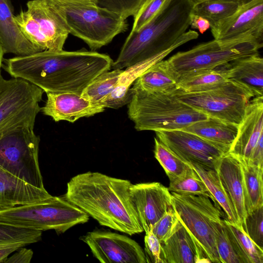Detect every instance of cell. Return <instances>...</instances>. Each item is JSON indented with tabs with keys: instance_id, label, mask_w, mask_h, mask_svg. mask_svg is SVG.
<instances>
[{
	"instance_id": "11",
	"label": "cell",
	"mask_w": 263,
	"mask_h": 263,
	"mask_svg": "<svg viewBox=\"0 0 263 263\" xmlns=\"http://www.w3.org/2000/svg\"><path fill=\"white\" fill-rule=\"evenodd\" d=\"M262 46L250 41L221 43L214 39L189 50L178 52L167 60L179 77L223 66L235 60L258 53Z\"/></svg>"
},
{
	"instance_id": "40",
	"label": "cell",
	"mask_w": 263,
	"mask_h": 263,
	"mask_svg": "<svg viewBox=\"0 0 263 263\" xmlns=\"http://www.w3.org/2000/svg\"><path fill=\"white\" fill-rule=\"evenodd\" d=\"M146 0H98V5L115 12L127 19L134 16Z\"/></svg>"
},
{
	"instance_id": "22",
	"label": "cell",
	"mask_w": 263,
	"mask_h": 263,
	"mask_svg": "<svg viewBox=\"0 0 263 263\" xmlns=\"http://www.w3.org/2000/svg\"><path fill=\"white\" fill-rule=\"evenodd\" d=\"M161 243L165 263L210 262L182 223L166 240Z\"/></svg>"
},
{
	"instance_id": "20",
	"label": "cell",
	"mask_w": 263,
	"mask_h": 263,
	"mask_svg": "<svg viewBox=\"0 0 263 263\" xmlns=\"http://www.w3.org/2000/svg\"><path fill=\"white\" fill-rule=\"evenodd\" d=\"M215 169L233 206L238 222L243 227L246 211L240 162L236 157L228 153L220 158Z\"/></svg>"
},
{
	"instance_id": "21",
	"label": "cell",
	"mask_w": 263,
	"mask_h": 263,
	"mask_svg": "<svg viewBox=\"0 0 263 263\" xmlns=\"http://www.w3.org/2000/svg\"><path fill=\"white\" fill-rule=\"evenodd\" d=\"M14 16L10 0H0V42L4 54L21 57L42 51L23 34Z\"/></svg>"
},
{
	"instance_id": "28",
	"label": "cell",
	"mask_w": 263,
	"mask_h": 263,
	"mask_svg": "<svg viewBox=\"0 0 263 263\" xmlns=\"http://www.w3.org/2000/svg\"><path fill=\"white\" fill-rule=\"evenodd\" d=\"M190 164L204 182L214 203L224 211L226 219L239 228H243L238 222L235 210L216 169L204 167L197 164Z\"/></svg>"
},
{
	"instance_id": "19",
	"label": "cell",
	"mask_w": 263,
	"mask_h": 263,
	"mask_svg": "<svg viewBox=\"0 0 263 263\" xmlns=\"http://www.w3.org/2000/svg\"><path fill=\"white\" fill-rule=\"evenodd\" d=\"M52 197L45 189L34 187L0 167V210L41 202Z\"/></svg>"
},
{
	"instance_id": "7",
	"label": "cell",
	"mask_w": 263,
	"mask_h": 263,
	"mask_svg": "<svg viewBox=\"0 0 263 263\" xmlns=\"http://www.w3.org/2000/svg\"><path fill=\"white\" fill-rule=\"evenodd\" d=\"M171 193L173 207L182 224L210 262L221 263L216 244L217 227L222 220L220 208L205 195Z\"/></svg>"
},
{
	"instance_id": "24",
	"label": "cell",
	"mask_w": 263,
	"mask_h": 263,
	"mask_svg": "<svg viewBox=\"0 0 263 263\" xmlns=\"http://www.w3.org/2000/svg\"><path fill=\"white\" fill-rule=\"evenodd\" d=\"M179 76L168 60L152 65L134 82L132 88L147 92H168L176 89Z\"/></svg>"
},
{
	"instance_id": "6",
	"label": "cell",
	"mask_w": 263,
	"mask_h": 263,
	"mask_svg": "<svg viewBox=\"0 0 263 263\" xmlns=\"http://www.w3.org/2000/svg\"><path fill=\"white\" fill-rule=\"evenodd\" d=\"M57 5L69 34L83 40L92 51L107 45L128 27L126 18L98 5Z\"/></svg>"
},
{
	"instance_id": "14",
	"label": "cell",
	"mask_w": 263,
	"mask_h": 263,
	"mask_svg": "<svg viewBox=\"0 0 263 263\" xmlns=\"http://www.w3.org/2000/svg\"><path fill=\"white\" fill-rule=\"evenodd\" d=\"M80 239L102 263H146L143 249L127 236L97 230L88 232Z\"/></svg>"
},
{
	"instance_id": "17",
	"label": "cell",
	"mask_w": 263,
	"mask_h": 263,
	"mask_svg": "<svg viewBox=\"0 0 263 263\" xmlns=\"http://www.w3.org/2000/svg\"><path fill=\"white\" fill-rule=\"evenodd\" d=\"M263 96L254 98L238 125L236 137L229 153L249 162L257 145L263 140Z\"/></svg>"
},
{
	"instance_id": "33",
	"label": "cell",
	"mask_w": 263,
	"mask_h": 263,
	"mask_svg": "<svg viewBox=\"0 0 263 263\" xmlns=\"http://www.w3.org/2000/svg\"><path fill=\"white\" fill-rule=\"evenodd\" d=\"M226 224L232 236L245 263H263V249L257 245L243 228L229 222Z\"/></svg>"
},
{
	"instance_id": "38",
	"label": "cell",
	"mask_w": 263,
	"mask_h": 263,
	"mask_svg": "<svg viewBox=\"0 0 263 263\" xmlns=\"http://www.w3.org/2000/svg\"><path fill=\"white\" fill-rule=\"evenodd\" d=\"M181 224L177 214L173 207L155 224L151 231L160 241L162 242L166 240Z\"/></svg>"
},
{
	"instance_id": "35",
	"label": "cell",
	"mask_w": 263,
	"mask_h": 263,
	"mask_svg": "<svg viewBox=\"0 0 263 263\" xmlns=\"http://www.w3.org/2000/svg\"><path fill=\"white\" fill-rule=\"evenodd\" d=\"M167 188L170 192L180 194L205 195L214 201L204 182L192 166L183 175L170 180Z\"/></svg>"
},
{
	"instance_id": "36",
	"label": "cell",
	"mask_w": 263,
	"mask_h": 263,
	"mask_svg": "<svg viewBox=\"0 0 263 263\" xmlns=\"http://www.w3.org/2000/svg\"><path fill=\"white\" fill-rule=\"evenodd\" d=\"M216 244L221 263H245L224 219L217 227Z\"/></svg>"
},
{
	"instance_id": "46",
	"label": "cell",
	"mask_w": 263,
	"mask_h": 263,
	"mask_svg": "<svg viewBox=\"0 0 263 263\" xmlns=\"http://www.w3.org/2000/svg\"><path fill=\"white\" fill-rule=\"evenodd\" d=\"M4 54V52L3 51V49L2 46L0 42V78L2 77L1 68H2V66H3Z\"/></svg>"
},
{
	"instance_id": "29",
	"label": "cell",
	"mask_w": 263,
	"mask_h": 263,
	"mask_svg": "<svg viewBox=\"0 0 263 263\" xmlns=\"http://www.w3.org/2000/svg\"><path fill=\"white\" fill-rule=\"evenodd\" d=\"M239 160L242 172L247 215L255 209L263 205V168L253 165L243 160Z\"/></svg>"
},
{
	"instance_id": "10",
	"label": "cell",
	"mask_w": 263,
	"mask_h": 263,
	"mask_svg": "<svg viewBox=\"0 0 263 263\" xmlns=\"http://www.w3.org/2000/svg\"><path fill=\"white\" fill-rule=\"evenodd\" d=\"M33 128L22 126L0 136V167L34 187L45 189L39 163L40 139Z\"/></svg>"
},
{
	"instance_id": "34",
	"label": "cell",
	"mask_w": 263,
	"mask_h": 263,
	"mask_svg": "<svg viewBox=\"0 0 263 263\" xmlns=\"http://www.w3.org/2000/svg\"><path fill=\"white\" fill-rule=\"evenodd\" d=\"M42 231L0 221V247L15 243L26 245L41 239Z\"/></svg>"
},
{
	"instance_id": "26",
	"label": "cell",
	"mask_w": 263,
	"mask_h": 263,
	"mask_svg": "<svg viewBox=\"0 0 263 263\" xmlns=\"http://www.w3.org/2000/svg\"><path fill=\"white\" fill-rule=\"evenodd\" d=\"M161 61L153 59L128 67L121 73L113 90L100 103L105 108L118 109L131 101L133 91L132 87L138 77L156 63Z\"/></svg>"
},
{
	"instance_id": "32",
	"label": "cell",
	"mask_w": 263,
	"mask_h": 263,
	"mask_svg": "<svg viewBox=\"0 0 263 263\" xmlns=\"http://www.w3.org/2000/svg\"><path fill=\"white\" fill-rule=\"evenodd\" d=\"M154 156L164 170L169 180L177 178L191 168L170 148L155 138Z\"/></svg>"
},
{
	"instance_id": "31",
	"label": "cell",
	"mask_w": 263,
	"mask_h": 263,
	"mask_svg": "<svg viewBox=\"0 0 263 263\" xmlns=\"http://www.w3.org/2000/svg\"><path fill=\"white\" fill-rule=\"evenodd\" d=\"M123 70L116 69L105 71L95 78L81 93L85 99L99 104L115 88Z\"/></svg>"
},
{
	"instance_id": "39",
	"label": "cell",
	"mask_w": 263,
	"mask_h": 263,
	"mask_svg": "<svg viewBox=\"0 0 263 263\" xmlns=\"http://www.w3.org/2000/svg\"><path fill=\"white\" fill-rule=\"evenodd\" d=\"M263 205L247 214L243 228L250 238L263 249Z\"/></svg>"
},
{
	"instance_id": "42",
	"label": "cell",
	"mask_w": 263,
	"mask_h": 263,
	"mask_svg": "<svg viewBox=\"0 0 263 263\" xmlns=\"http://www.w3.org/2000/svg\"><path fill=\"white\" fill-rule=\"evenodd\" d=\"M33 252L31 249L21 247L13 255L4 263H29L33 257Z\"/></svg>"
},
{
	"instance_id": "30",
	"label": "cell",
	"mask_w": 263,
	"mask_h": 263,
	"mask_svg": "<svg viewBox=\"0 0 263 263\" xmlns=\"http://www.w3.org/2000/svg\"><path fill=\"white\" fill-rule=\"evenodd\" d=\"M241 5L236 0H203L194 2L191 13L206 19L211 28L233 14Z\"/></svg>"
},
{
	"instance_id": "5",
	"label": "cell",
	"mask_w": 263,
	"mask_h": 263,
	"mask_svg": "<svg viewBox=\"0 0 263 263\" xmlns=\"http://www.w3.org/2000/svg\"><path fill=\"white\" fill-rule=\"evenodd\" d=\"M89 216L64 197L52 196L41 202L0 210V221L33 229L63 233L87 222Z\"/></svg>"
},
{
	"instance_id": "15",
	"label": "cell",
	"mask_w": 263,
	"mask_h": 263,
	"mask_svg": "<svg viewBox=\"0 0 263 263\" xmlns=\"http://www.w3.org/2000/svg\"><path fill=\"white\" fill-rule=\"evenodd\" d=\"M158 139L189 164L215 169L225 153L198 136L182 129L155 132Z\"/></svg>"
},
{
	"instance_id": "12",
	"label": "cell",
	"mask_w": 263,
	"mask_h": 263,
	"mask_svg": "<svg viewBox=\"0 0 263 263\" xmlns=\"http://www.w3.org/2000/svg\"><path fill=\"white\" fill-rule=\"evenodd\" d=\"M43 92L21 79L0 78V136L20 126L34 127Z\"/></svg>"
},
{
	"instance_id": "1",
	"label": "cell",
	"mask_w": 263,
	"mask_h": 263,
	"mask_svg": "<svg viewBox=\"0 0 263 263\" xmlns=\"http://www.w3.org/2000/svg\"><path fill=\"white\" fill-rule=\"evenodd\" d=\"M4 62L2 67L12 78L26 81L46 93L81 95L95 78L110 69L114 61L107 54L82 49L43 50Z\"/></svg>"
},
{
	"instance_id": "47",
	"label": "cell",
	"mask_w": 263,
	"mask_h": 263,
	"mask_svg": "<svg viewBox=\"0 0 263 263\" xmlns=\"http://www.w3.org/2000/svg\"><path fill=\"white\" fill-rule=\"evenodd\" d=\"M194 2H199L203 0H192ZM239 2L242 5L249 3L253 0H236Z\"/></svg>"
},
{
	"instance_id": "37",
	"label": "cell",
	"mask_w": 263,
	"mask_h": 263,
	"mask_svg": "<svg viewBox=\"0 0 263 263\" xmlns=\"http://www.w3.org/2000/svg\"><path fill=\"white\" fill-rule=\"evenodd\" d=\"M172 0H146L134 15L130 32H137L146 25Z\"/></svg>"
},
{
	"instance_id": "23",
	"label": "cell",
	"mask_w": 263,
	"mask_h": 263,
	"mask_svg": "<svg viewBox=\"0 0 263 263\" xmlns=\"http://www.w3.org/2000/svg\"><path fill=\"white\" fill-rule=\"evenodd\" d=\"M238 129L237 125L209 117L207 119L195 122L182 130L198 136L227 154L236 137Z\"/></svg>"
},
{
	"instance_id": "9",
	"label": "cell",
	"mask_w": 263,
	"mask_h": 263,
	"mask_svg": "<svg viewBox=\"0 0 263 263\" xmlns=\"http://www.w3.org/2000/svg\"><path fill=\"white\" fill-rule=\"evenodd\" d=\"M173 92L178 99L209 117L237 125L252 100L257 97L249 87L231 80L203 92L175 89Z\"/></svg>"
},
{
	"instance_id": "13",
	"label": "cell",
	"mask_w": 263,
	"mask_h": 263,
	"mask_svg": "<svg viewBox=\"0 0 263 263\" xmlns=\"http://www.w3.org/2000/svg\"><path fill=\"white\" fill-rule=\"evenodd\" d=\"M211 31L214 39L221 43L250 41L263 45V0L241 5Z\"/></svg>"
},
{
	"instance_id": "8",
	"label": "cell",
	"mask_w": 263,
	"mask_h": 263,
	"mask_svg": "<svg viewBox=\"0 0 263 263\" xmlns=\"http://www.w3.org/2000/svg\"><path fill=\"white\" fill-rule=\"evenodd\" d=\"M27 8L14 17L23 34L42 51L62 50L69 32L59 7L50 0H31Z\"/></svg>"
},
{
	"instance_id": "44",
	"label": "cell",
	"mask_w": 263,
	"mask_h": 263,
	"mask_svg": "<svg viewBox=\"0 0 263 263\" xmlns=\"http://www.w3.org/2000/svg\"><path fill=\"white\" fill-rule=\"evenodd\" d=\"M26 246L24 243H15L0 247V263H4L8 256L19 248Z\"/></svg>"
},
{
	"instance_id": "45",
	"label": "cell",
	"mask_w": 263,
	"mask_h": 263,
	"mask_svg": "<svg viewBox=\"0 0 263 263\" xmlns=\"http://www.w3.org/2000/svg\"><path fill=\"white\" fill-rule=\"evenodd\" d=\"M58 5H97L98 0H50Z\"/></svg>"
},
{
	"instance_id": "3",
	"label": "cell",
	"mask_w": 263,
	"mask_h": 263,
	"mask_svg": "<svg viewBox=\"0 0 263 263\" xmlns=\"http://www.w3.org/2000/svg\"><path fill=\"white\" fill-rule=\"evenodd\" d=\"M193 4L192 0H172L141 29L130 32L113 62V69L153 59L162 60L177 47L197 39V32L186 31Z\"/></svg>"
},
{
	"instance_id": "25",
	"label": "cell",
	"mask_w": 263,
	"mask_h": 263,
	"mask_svg": "<svg viewBox=\"0 0 263 263\" xmlns=\"http://www.w3.org/2000/svg\"><path fill=\"white\" fill-rule=\"evenodd\" d=\"M226 66L229 80L246 86L257 97L263 96V59L258 53L235 60Z\"/></svg>"
},
{
	"instance_id": "18",
	"label": "cell",
	"mask_w": 263,
	"mask_h": 263,
	"mask_svg": "<svg viewBox=\"0 0 263 263\" xmlns=\"http://www.w3.org/2000/svg\"><path fill=\"white\" fill-rule=\"evenodd\" d=\"M46 95L47 100L41 111L55 122L64 120L73 123L81 118L89 117L105 110L101 105L88 101L76 93L49 92Z\"/></svg>"
},
{
	"instance_id": "4",
	"label": "cell",
	"mask_w": 263,
	"mask_h": 263,
	"mask_svg": "<svg viewBox=\"0 0 263 263\" xmlns=\"http://www.w3.org/2000/svg\"><path fill=\"white\" fill-rule=\"evenodd\" d=\"M132 90L134 93L127 104V114L138 131L183 129L209 118L178 99L173 91L147 92Z\"/></svg>"
},
{
	"instance_id": "41",
	"label": "cell",
	"mask_w": 263,
	"mask_h": 263,
	"mask_svg": "<svg viewBox=\"0 0 263 263\" xmlns=\"http://www.w3.org/2000/svg\"><path fill=\"white\" fill-rule=\"evenodd\" d=\"M144 246L146 262L165 263L161 243L152 231L145 233Z\"/></svg>"
},
{
	"instance_id": "43",
	"label": "cell",
	"mask_w": 263,
	"mask_h": 263,
	"mask_svg": "<svg viewBox=\"0 0 263 263\" xmlns=\"http://www.w3.org/2000/svg\"><path fill=\"white\" fill-rule=\"evenodd\" d=\"M190 26L192 29H197L200 33L203 34L210 28V24L204 17L191 13Z\"/></svg>"
},
{
	"instance_id": "27",
	"label": "cell",
	"mask_w": 263,
	"mask_h": 263,
	"mask_svg": "<svg viewBox=\"0 0 263 263\" xmlns=\"http://www.w3.org/2000/svg\"><path fill=\"white\" fill-rule=\"evenodd\" d=\"M229 80L226 65L211 70L191 72L179 77L176 89L189 92H203L214 89Z\"/></svg>"
},
{
	"instance_id": "16",
	"label": "cell",
	"mask_w": 263,
	"mask_h": 263,
	"mask_svg": "<svg viewBox=\"0 0 263 263\" xmlns=\"http://www.w3.org/2000/svg\"><path fill=\"white\" fill-rule=\"evenodd\" d=\"M130 197L140 223L145 233L171 208V193L160 182L132 184Z\"/></svg>"
},
{
	"instance_id": "2",
	"label": "cell",
	"mask_w": 263,
	"mask_h": 263,
	"mask_svg": "<svg viewBox=\"0 0 263 263\" xmlns=\"http://www.w3.org/2000/svg\"><path fill=\"white\" fill-rule=\"evenodd\" d=\"M130 181L99 172L73 177L64 197L100 224L130 235L143 232L130 197Z\"/></svg>"
}]
</instances>
